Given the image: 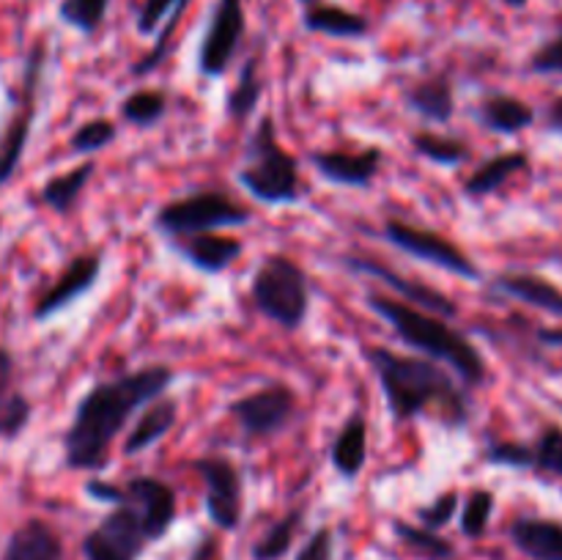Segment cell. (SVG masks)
Segmentation results:
<instances>
[{"label": "cell", "mask_w": 562, "mask_h": 560, "mask_svg": "<svg viewBox=\"0 0 562 560\" xmlns=\"http://www.w3.org/2000/svg\"><path fill=\"white\" fill-rule=\"evenodd\" d=\"M33 417V404L22 390H14L9 399L0 401V439L11 443L27 428Z\"/></svg>", "instance_id": "cell-39"}, {"label": "cell", "mask_w": 562, "mask_h": 560, "mask_svg": "<svg viewBox=\"0 0 562 560\" xmlns=\"http://www.w3.org/2000/svg\"><path fill=\"white\" fill-rule=\"evenodd\" d=\"M532 470L541 475L562 478V426L547 423L532 443Z\"/></svg>", "instance_id": "cell-36"}, {"label": "cell", "mask_w": 562, "mask_h": 560, "mask_svg": "<svg viewBox=\"0 0 562 560\" xmlns=\"http://www.w3.org/2000/svg\"><path fill=\"white\" fill-rule=\"evenodd\" d=\"M247 31L245 0H217L198 47V71L206 80L223 77L234 64L236 49Z\"/></svg>", "instance_id": "cell-12"}, {"label": "cell", "mask_w": 562, "mask_h": 560, "mask_svg": "<svg viewBox=\"0 0 562 560\" xmlns=\"http://www.w3.org/2000/svg\"><path fill=\"white\" fill-rule=\"evenodd\" d=\"M344 264L351 269V272L368 275V278L379 280V283H384L387 289H393V294L398 296L401 302H406V305H415L420 307V311L437 313V316L442 318L459 316V305H456L445 291L423 283V280L406 278V275H401L398 269L387 267V264L376 261V258L355 256V253H351V256H344Z\"/></svg>", "instance_id": "cell-13"}, {"label": "cell", "mask_w": 562, "mask_h": 560, "mask_svg": "<svg viewBox=\"0 0 562 560\" xmlns=\"http://www.w3.org/2000/svg\"><path fill=\"white\" fill-rule=\"evenodd\" d=\"M236 181L267 206H291L302 201L300 163L280 146L272 115H263L247 141Z\"/></svg>", "instance_id": "cell-4"}, {"label": "cell", "mask_w": 562, "mask_h": 560, "mask_svg": "<svg viewBox=\"0 0 562 560\" xmlns=\"http://www.w3.org/2000/svg\"><path fill=\"white\" fill-rule=\"evenodd\" d=\"M404 102L428 124H450L456 115V91L448 75H431L412 82L404 91Z\"/></svg>", "instance_id": "cell-23"}, {"label": "cell", "mask_w": 562, "mask_h": 560, "mask_svg": "<svg viewBox=\"0 0 562 560\" xmlns=\"http://www.w3.org/2000/svg\"><path fill=\"white\" fill-rule=\"evenodd\" d=\"M393 533L404 547H409L412 552H417L420 558H428V560L456 558L453 541L439 536V530H431V527L415 525V522H406V519H393Z\"/></svg>", "instance_id": "cell-31"}, {"label": "cell", "mask_w": 562, "mask_h": 560, "mask_svg": "<svg viewBox=\"0 0 562 560\" xmlns=\"http://www.w3.org/2000/svg\"><path fill=\"white\" fill-rule=\"evenodd\" d=\"M459 492H445L439 494L437 500H431L428 505H420V508L415 511L417 522L426 527H431V530H442L445 525H450L456 516V511H459Z\"/></svg>", "instance_id": "cell-40"}, {"label": "cell", "mask_w": 562, "mask_h": 560, "mask_svg": "<svg viewBox=\"0 0 562 560\" xmlns=\"http://www.w3.org/2000/svg\"><path fill=\"white\" fill-rule=\"evenodd\" d=\"M176 421H179V404L173 399L159 395L157 401L143 406L135 426L130 428L124 439V456H137L151 448V445H157L176 426Z\"/></svg>", "instance_id": "cell-25"}, {"label": "cell", "mask_w": 562, "mask_h": 560, "mask_svg": "<svg viewBox=\"0 0 562 560\" xmlns=\"http://www.w3.org/2000/svg\"><path fill=\"white\" fill-rule=\"evenodd\" d=\"M115 137H119V126H115V121L91 119L71 132L69 148L75 154H97L102 152V148H108L110 143H115Z\"/></svg>", "instance_id": "cell-38"}, {"label": "cell", "mask_w": 562, "mask_h": 560, "mask_svg": "<svg viewBox=\"0 0 562 560\" xmlns=\"http://www.w3.org/2000/svg\"><path fill=\"white\" fill-rule=\"evenodd\" d=\"M110 3L113 0H60L58 20L75 27V31L91 36V33H97L102 27Z\"/></svg>", "instance_id": "cell-34"}, {"label": "cell", "mask_w": 562, "mask_h": 560, "mask_svg": "<svg viewBox=\"0 0 562 560\" xmlns=\"http://www.w3.org/2000/svg\"><path fill=\"white\" fill-rule=\"evenodd\" d=\"M382 239H387L390 245L398 247L406 256L417 258V261H426L431 267L445 269L450 275H459L464 280H477L481 278V267L470 258V253L464 247H459L456 242H450L448 236H442L439 231L420 228V225L404 223V220H384L382 225Z\"/></svg>", "instance_id": "cell-8"}, {"label": "cell", "mask_w": 562, "mask_h": 560, "mask_svg": "<svg viewBox=\"0 0 562 560\" xmlns=\"http://www.w3.org/2000/svg\"><path fill=\"white\" fill-rule=\"evenodd\" d=\"M220 555V541L214 536H203L201 541L195 544V549H192L190 560H217Z\"/></svg>", "instance_id": "cell-47"}, {"label": "cell", "mask_w": 562, "mask_h": 560, "mask_svg": "<svg viewBox=\"0 0 562 560\" xmlns=\"http://www.w3.org/2000/svg\"><path fill=\"white\" fill-rule=\"evenodd\" d=\"M93 173H97V163L93 159H86V163L75 165L66 173L53 176L49 181H44V187L38 190V198H42L44 206L53 209L55 214H69L71 209L77 206V201L82 198L86 187L91 184Z\"/></svg>", "instance_id": "cell-27"}, {"label": "cell", "mask_w": 562, "mask_h": 560, "mask_svg": "<svg viewBox=\"0 0 562 560\" xmlns=\"http://www.w3.org/2000/svg\"><path fill=\"white\" fill-rule=\"evenodd\" d=\"M151 538L137 505L121 503L86 533L80 552L86 560H140Z\"/></svg>", "instance_id": "cell-9"}, {"label": "cell", "mask_w": 562, "mask_h": 560, "mask_svg": "<svg viewBox=\"0 0 562 560\" xmlns=\"http://www.w3.org/2000/svg\"><path fill=\"white\" fill-rule=\"evenodd\" d=\"M206 489V514L217 530L234 533L245 514V478L241 470L223 453H206L192 461Z\"/></svg>", "instance_id": "cell-11"}, {"label": "cell", "mask_w": 562, "mask_h": 560, "mask_svg": "<svg viewBox=\"0 0 562 560\" xmlns=\"http://www.w3.org/2000/svg\"><path fill=\"white\" fill-rule=\"evenodd\" d=\"M0 560H66V549L49 522L25 519L9 536Z\"/></svg>", "instance_id": "cell-22"}, {"label": "cell", "mask_w": 562, "mask_h": 560, "mask_svg": "<svg viewBox=\"0 0 562 560\" xmlns=\"http://www.w3.org/2000/svg\"><path fill=\"white\" fill-rule=\"evenodd\" d=\"M494 505H497V494L492 489H472L467 494L464 505H461L459 527L467 538H481L486 536L488 522H492Z\"/></svg>", "instance_id": "cell-33"}, {"label": "cell", "mask_w": 562, "mask_h": 560, "mask_svg": "<svg viewBox=\"0 0 562 560\" xmlns=\"http://www.w3.org/2000/svg\"><path fill=\"white\" fill-rule=\"evenodd\" d=\"M329 461H333L335 472L344 475L346 481H355L368 461V423L360 412L349 415L344 426L338 428L329 448Z\"/></svg>", "instance_id": "cell-24"}, {"label": "cell", "mask_w": 562, "mask_h": 560, "mask_svg": "<svg viewBox=\"0 0 562 560\" xmlns=\"http://www.w3.org/2000/svg\"><path fill=\"white\" fill-rule=\"evenodd\" d=\"M366 302L373 313H379L390 324V329L406 346L420 351L423 357L445 362L459 377L461 384H467V388H481V384H486V357L477 351V346L464 333L450 327L448 318L420 311L415 305H406L398 296L393 300V296H384L379 291L366 294Z\"/></svg>", "instance_id": "cell-3"}, {"label": "cell", "mask_w": 562, "mask_h": 560, "mask_svg": "<svg viewBox=\"0 0 562 560\" xmlns=\"http://www.w3.org/2000/svg\"><path fill=\"white\" fill-rule=\"evenodd\" d=\"M530 168V157L525 152H505V154H494L488 157L486 163L477 165L472 170L470 179L464 181V195L467 198H486L492 192H497L499 187L508 184L514 176L525 173Z\"/></svg>", "instance_id": "cell-26"}, {"label": "cell", "mask_w": 562, "mask_h": 560, "mask_svg": "<svg viewBox=\"0 0 562 560\" xmlns=\"http://www.w3.org/2000/svg\"><path fill=\"white\" fill-rule=\"evenodd\" d=\"M477 124L494 135H519L536 124L538 113L530 102L514 93H486L475 108Z\"/></svg>", "instance_id": "cell-20"}, {"label": "cell", "mask_w": 562, "mask_h": 560, "mask_svg": "<svg viewBox=\"0 0 562 560\" xmlns=\"http://www.w3.org/2000/svg\"><path fill=\"white\" fill-rule=\"evenodd\" d=\"M505 5H510V9H525L527 3H530V0H503Z\"/></svg>", "instance_id": "cell-48"}, {"label": "cell", "mask_w": 562, "mask_h": 560, "mask_svg": "<svg viewBox=\"0 0 562 560\" xmlns=\"http://www.w3.org/2000/svg\"><path fill=\"white\" fill-rule=\"evenodd\" d=\"M14 377H16V360L11 355L9 346L0 344V401L9 399L14 393Z\"/></svg>", "instance_id": "cell-45"}, {"label": "cell", "mask_w": 562, "mask_h": 560, "mask_svg": "<svg viewBox=\"0 0 562 560\" xmlns=\"http://www.w3.org/2000/svg\"><path fill=\"white\" fill-rule=\"evenodd\" d=\"M543 126H547L549 132H554V135H562V93L554 97L552 102L547 104V110H543Z\"/></svg>", "instance_id": "cell-46"}, {"label": "cell", "mask_w": 562, "mask_h": 560, "mask_svg": "<svg viewBox=\"0 0 562 560\" xmlns=\"http://www.w3.org/2000/svg\"><path fill=\"white\" fill-rule=\"evenodd\" d=\"M176 373L170 366L154 362L137 371L119 373L93 384L75 406L69 428L64 432V464L77 472H99L110 464V448L124 432L130 417L168 390Z\"/></svg>", "instance_id": "cell-1"}, {"label": "cell", "mask_w": 562, "mask_h": 560, "mask_svg": "<svg viewBox=\"0 0 562 560\" xmlns=\"http://www.w3.org/2000/svg\"><path fill=\"white\" fill-rule=\"evenodd\" d=\"M527 69L532 75H562V31L558 36L547 38L527 60Z\"/></svg>", "instance_id": "cell-42"}, {"label": "cell", "mask_w": 562, "mask_h": 560, "mask_svg": "<svg viewBox=\"0 0 562 560\" xmlns=\"http://www.w3.org/2000/svg\"><path fill=\"white\" fill-rule=\"evenodd\" d=\"M481 459L494 467H508V470H532V443L519 439H488L481 450Z\"/></svg>", "instance_id": "cell-37"}, {"label": "cell", "mask_w": 562, "mask_h": 560, "mask_svg": "<svg viewBox=\"0 0 562 560\" xmlns=\"http://www.w3.org/2000/svg\"><path fill=\"white\" fill-rule=\"evenodd\" d=\"M86 494L97 503H110V505H121L124 503V483H110L104 478H91L86 481Z\"/></svg>", "instance_id": "cell-44"}, {"label": "cell", "mask_w": 562, "mask_h": 560, "mask_svg": "<svg viewBox=\"0 0 562 560\" xmlns=\"http://www.w3.org/2000/svg\"><path fill=\"white\" fill-rule=\"evenodd\" d=\"M492 289L508 300L525 302L536 311L562 318V289L549 278L536 272H499L492 280Z\"/></svg>", "instance_id": "cell-18"}, {"label": "cell", "mask_w": 562, "mask_h": 560, "mask_svg": "<svg viewBox=\"0 0 562 560\" xmlns=\"http://www.w3.org/2000/svg\"><path fill=\"white\" fill-rule=\"evenodd\" d=\"M252 220L250 209L245 203L234 201L223 190H195L184 198L162 203L154 214V228L168 242L184 239L192 234H206V231L236 228Z\"/></svg>", "instance_id": "cell-6"}, {"label": "cell", "mask_w": 562, "mask_h": 560, "mask_svg": "<svg viewBox=\"0 0 562 560\" xmlns=\"http://www.w3.org/2000/svg\"><path fill=\"white\" fill-rule=\"evenodd\" d=\"M296 410H300V399H296L294 388L285 382L263 384L228 404V415L250 439H269L289 428L296 417Z\"/></svg>", "instance_id": "cell-10"}, {"label": "cell", "mask_w": 562, "mask_h": 560, "mask_svg": "<svg viewBox=\"0 0 562 560\" xmlns=\"http://www.w3.org/2000/svg\"><path fill=\"white\" fill-rule=\"evenodd\" d=\"M44 66H47V42L38 38L27 53L25 66H22V82H20V99H16V110L11 115L9 126H5L3 137H0V187L9 184L14 179L16 168H20L22 157H25V146L31 141L33 119L38 110V91H42Z\"/></svg>", "instance_id": "cell-7"}, {"label": "cell", "mask_w": 562, "mask_h": 560, "mask_svg": "<svg viewBox=\"0 0 562 560\" xmlns=\"http://www.w3.org/2000/svg\"><path fill=\"white\" fill-rule=\"evenodd\" d=\"M305 514L307 511L302 508V505L285 511V514L280 516V519L274 522V525L269 527V530L263 533L256 544H252L250 558L252 560H283L285 555H289V549L294 547L296 536H300V527H302V522H305Z\"/></svg>", "instance_id": "cell-28"}, {"label": "cell", "mask_w": 562, "mask_h": 560, "mask_svg": "<svg viewBox=\"0 0 562 560\" xmlns=\"http://www.w3.org/2000/svg\"><path fill=\"white\" fill-rule=\"evenodd\" d=\"M187 5H190V3H181L179 9H176L173 14H170L168 20H165V25L159 27V33H157V36H154L151 49H148V53L143 55L140 60H135V64H132V69H130L132 77L151 75V71L157 69V66L162 64L165 58H168L170 49H173V36H176V31H179V22H181V16H184Z\"/></svg>", "instance_id": "cell-35"}, {"label": "cell", "mask_w": 562, "mask_h": 560, "mask_svg": "<svg viewBox=\"0 0 562 560\" xmlns=\"http://www.w3.org/2000/svg\"><path fill=\"white\" fill-rule=\"evenodd\" d=\"M124 503L137 505V511L143 514L151 544L162 541L170 527H173L176 514H179L173 486L165 483L162 478L135 475L124 483Z\"/></svg>", "instance_id": "cell-15"}, {"label": "cell", "mask_w": 562, "mask_h": 560, "mask_svg": "<svg viewBox=\"0 0 562 560\" xmlns=\"http://www.w3.org/2000/svg\"><path fill=\"white\" fill-rule=\"evenodd\" d=\"M311 165L324 181L338 187H371L384 163V152L379 146H368L362 152H329L318 148L311 152Z\"/></svg>", "instance_id": "cell-16"}, {"label": "cell", "mask_w": 562, "mask_h": 560, "mask_svg": "<svg viewBox=\"0 0 562 560\" xmlns=\"http://www.w3.org/2000/svg\"><path fill=\"white\" fill-rule=\"evenodd\" d=\"M263 93V80H261V58L250 55V58L241 64L239 77H236V86L231 88L228 99H225V113L234 121H247L256 113L258 102H261Z\"/></svg>", "instance_id": "cell-29"}, {"label": "cell", "mask_w": 562, "mask_h": 560, "mask_svg": "<svg viewBox=\"0 0 562 560\" xmlns=\"http://www.w3.org/2000/svg\"><path fill=\"white\" fill-rule=\"evenodd\" d=\"M362 357L376 373L393 421L434 415L448 428H464L470 423V399L437 360L401 355L387 346H362Z\"/></svg>", "instance_id": "cell-2"}, {"label": "cell", "mask_w": 562, "mask_h": 560, "mask_svg": "<svg viewBox=\"0 0 562 560\" xmlns=\"http://www.w3.org/2000/svg\"><path fill=\"white\" fill-rule=\"evenodd\" d=\"M409 146L415 148V154H420L423 159L434 165H445V168H459L470 159L472 148L470 143L461 141V137L450 135H437V132H415L409 137Z\"/></svg>", "instance_id": "cell-30"}, {"label": "cell", "mask_w": 562, "mask_h": 560, "mask_svg": "<svg viewBox=\"0 0 562 560\" xmlns=\"http://www.w3.org/2000/svg\"><path fill=\"white\" fill-rule=\"evenodd\" d=\"M168 115V93L159 88H140L121 102V119L137 130L157 126Z\"/></svg>", "instance_id": "cell-32"}, {"label": "cell", "mask_w": 562, "mask_h": 560, "mask_svg": "<svg viewBox=\"0 0 562 560\" xmlns=\"http://www.w3.org/2000/svg\"><path fill=\"white\" fill-rule=\"evenodd\" d=\"M333 552H335V533L333 527L322 525L307 536V541L302 544L294 560H333Z\"/></svg>", "instance_id": "cell-43"}, {"label": "cell", "mask_w": 562, "mask_h": 560, "mask_svg": "<svg viewBox=\"0 0 562 560\" xmlns=\"http://www.w3.org/2000/svg\"><path fill=\"white\" fill-rule=\"evenodd\" d=\"M508 538L525 558L562 560V519L552 516H516Z\"/></svg>", "instance_id": "cell-19"}, {"label": "cell", "mask_w": 562, "mask_h": 560, "mask_svg": "<svg viewBox=\"0 0 562 560\" xmlns=\"http://www.w3.org/2000/svg\"><path fill=\"white\" fill-rule=\"evenodd\" d=\"M302 27L333 38H362L371 31L368 16L329 0H302Z\"/></svg>", "instance_id": "cell-21"}, {"label": "cell", "mask_w": 562, "mask_h": 560, "mask_svg": "<svg viewBox=\"0 0 562 560\" xmlns=\"http://www.w3.org/2000/svg\"><path fill=\"white\" fill-rule=\"evenodd\" d=\"M256 311L285 333H296L311 311V280L307 272L285 253H269L250 280Z\"/></svg>", "instance_id": "cell-5"}, {"label": "cell", "mask_w": 562, "mask_h": 560, "mask_svg": "<svg viewBox=\"0 0 562 560\" xmlns=\"http://www.w3.org/2000/svg\"><path fill=\"white\" fill-rule=\"evenodd\" d=\"M181 3H190V0H143V5L137 9V33H143V36H157L159 22L168 20Z\"/></svg>", "instance_id": "cell-41"}, {"label": "cell", "mask_w": 562, "mask_h": 560, "mask_svg": "<svg viewBox=\"0 0 562 560\" xmlns=\"http://www.w3.org/2000/svg\"><path fill=\"white\" fill-rule=\"evenodd\" d=\"M181 261L190 264L192 269L203 275H220L241 256L245 245L234 236H223L220 231H206V234H192L184 239L170 242Z\"/></svg>", "instance_id": "cell-17"}, {"label": "cell", "mask_w": 562, "mask_h": 560, "mask_svg": "<svg viewBox=\"0 0 562 560\" xmlns=\"http://www.w3.org/2000/svg\"><path fill=\"white\" fill-rule=\"evenodd\" d=\"M99 275H102V253H80V256L71 258L64 272L33 302V322H47L55 313L75 305L82 294H88L97 285Z\"/></svg>", "instance_id": "cell-14"}]
</instances>
